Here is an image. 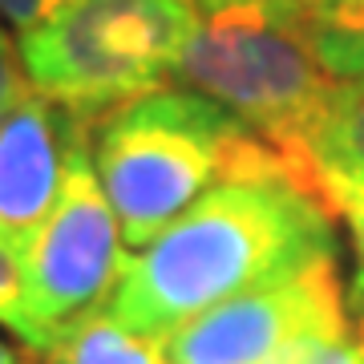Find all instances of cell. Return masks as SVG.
I'll return each mask as SVG.
<instances>
[{"label":"cell","mask_w":364,"mask_h":364,"mask_svg":"<svg viewBox=\"0 0 364 364\" xmlns=\"http://www.w3.org/2000/svg\"><path fill=\"white\" fill-rule=\"evenodd\" d=\"M0 328H9L16 344H25L33 352H45L53 344L45 336V328L37 324V316L28 312V291H25V263L13 243L0 239Z\"/></svg>","instance_id":"obj_10"},{"label":"cell","mask_w":364,"mask_h":364,"mask_svg":"<svg viewBox=\"0 0 364 364\" xmlns=\"http://www.w3.org/2000/svg\"><path fill=\"white\" fill-rule=\"evenodd\" d=\"M352 312H356V340L364 348V291H352Z\"/></svg>","instance_id":"obj_17"},{"label":"cell","mask_w":364,"mask_h":364,"mask_svg":"<svg viewBox=\"0 0 364 364\" xmlns=\"http://www.w3.org/2000/svg\"><path fill=\"white\" fill-rule=\"evenodd\" d=\"M0 364H28V352L21 348V344L0 336Z\"/></svg>","instance_id":"obj_16"},{"label":"cell","mask_w":364,"mask_h":364,"mask_svg":"<svg viewBox=\"0 0 364 364\" xmlns=\"http://www.w3.org/2000/svg\"><path fill=\"white\" fill-rule=\"evenodd\" d=\"M126 239L93 166V122H81L69 142L65 182L49 219L21 251L28 312L57 340L81 316L109 308L126 272Z\"/></svg>","instance_id":"obj_5"},{"label":"cell","mask_w":364,"mask_h":364,"mask_svg":"<svg viewBox=\"0 0 364 364\" xmlns=\"http://www.w3.org/2000/svg\"><path fill=\"white\" fill-rule=\"evenodd\" d=\"M308 336H348L336 259L223 299L178 324L162 344L170 364H267Z\"/></svg>","instance_id":"obj_6"},{"label":"cell","mask_w":364,"mask_h":364,"mask_svg":"<svg viewBox=\"0 0 364 364\" xmlns=\"http://www.w3.org/2000/svg\"><path fill=\"white\" fill-rule=\"evenodd\" d=\"M28 93H33V81L25 73V61H21V49H16L9 33L0 28V117L16 109V105L25 102Z\"/></svg>","instance_id":"obj_12"},{"label":"cell","mask_w":364,"mask_h":364,"mask_svg":"<svg viewBox=\"0 0 364 364\" xmlns=\"http://www.w3.org/2000/svg\"><path fill=\"white\" fill-rule=\"evenodd\" d=\"M336 259L332 210L296 178L223 182L126 259L105 312L166 340L223 299Z\"/></svg>","instance_id":"obj_1"},{"label":"cell","mask_w":364,"mask_h":364,"mask_svg":"<svg viewBox=\"0 0 364 364\" xmlns=\"http://www.w3.org/2000/svg\"><path fill=\"white\" fill-rule=\"evenodd\" d=\"M41 356V364H170L162 340L130 332L105 308L69 324Z\"/></svg>","instance_id":"obj_9"},{"label":"cell","mask_w":364,"mask_h":364,"mask_svg":"<svg viewBox=\"0 0 364 364\" xmlns=\"http://www.w3.org/2000/svg\"><path fill=\"white\" fill-rule=\"evenodd\" d=\"M65 4L69 0H0V21H9L21 37H28L41 25H49Z\"/></svg>","instance_id":"obj_13"},{"label":"cell","mask_w":364,"mask_h":364,"mask_svg":"<svg viewBox=\"0 0 364 364\" xmlns=\"http://www.w3.org/2000/svg\"><path fill=\"white\" fill-rule=\"evenodd\" d=\"M198 21V0H69L16 49L33 93L97 126L174 77Z\"/></svg>","instance_id":"obj_4"},{"label":"cell","mask_w":364,"mask_h":364,"mask_svg":"<svg viewBox=\"0 0 364 364\" xmlns=\"http://www.w3.org/2000/svg\"><path fill=\"white\" fill-rule=\"evenodd\" d=\"M296 174L332 215L364 191V77L332 90L296 150Z\"/></svg>","instance_id":"obj_8"},{"label":"cell","mask_w":364,"mask_h":364,"mask_svg":"<svg viewBox=\"0 0 364 364\" xmlns=\"http://www.w3.org/2000/svg\"><path fill=\"white\" fill-rule=\"evenodd\" d=\"M174 81L227 105L296 170V150L340 77L308 0H219L203 9ZM299 178V174H296Z\"/></svg>","instance_id":"obj_3"},{"label":"cell","mask_w":364,"mask_h":364,"mask_svg":"<svg viewBox=\"0 0 364 364\" xmlns=\"http://www.w3.org/2000/svg\"><path fill=\"white\" fill-rule=\"evenodd\" d=\"M336 215L348 219L352 247H356V275H352V291H364V191H360V195H352V198H344Z\"/></svg>","instance_id":"obj_14"},{"label":"cell","mask_w":364,"mask_h":364,"mask_svg":"<svg viewBox=\"0 0 364 364\" xmlns=\"http://www.w3.org/2000/svg\"><path fill=\"white\" fill-rule=\"evenodd\" d=\"M267 364H364V348L352 332L348 336H308L296 340Z\"/></svg>","instance_id":"obj_11"},{"label":"cell","mask_w":364,"mask_h":364,"mask_svg":"<svg viewBox=\"0 0 364 364\" xmlns=\"http://www.w3.org/2000/svg\"><path fill=\"white\" fill-rule=\"evenodd\" d=\"M93 166L126 247H146L223 182L296 178L272 142L186 85H162L102 117L93 126Z\"/></svg>","instance_id":"obj_2"},{"label":"cell","mask_w":364,"mask_h":364,"mask_svg":"<svg viewBox=\"0 0 364 364\" xmlns=\"http://www.w3.org/2000/svg\"><path fill=\"white\" fill-rule=\"evenodd\" d=\"M207 4H219V0H198V9H207Z\"/></svg>","instance_id":"obj_18"},{"label":"cell","mask_w":364,"mask_h":364,"mask_svg":"<svg viewBox=\"0 0 364 364\" xmlns=\"http://www.w3.org/2000/svg\"><path fill=\"white\" fill-rule=\"evenodd\" d=\"M324 9L332 21H340L344 28H352V33L364 37V0H328Z\"/></svg>","instance_id":"obj_15"},{"label":"cell","mask_w":364,"mask_h":364,"mask_svg":"<svg viewBox=\"0 0 364 364\" xmlns=\"http://www.w3.org/2000/svg\"><path fill=\"white\" fill-rule=\"evenodd\" d=\"M77 117L41 93L0 117V239L16 251L49 219L61 195Z\"/></svg>","instance_id":"obj_7"},{"label":"cell","mask_w":364,"mask_h":364,"mask_svg":"<svg viewBox=\"0 0 364 364\" xmlns=\"http://www.w3.org/2000/svg\"><path fill=\"white\" fill-rule=\"evenodd\" d=\"M308 4H328V0H308Z\"/></svg>","instance_id":"obj_19"}]
</instances>
